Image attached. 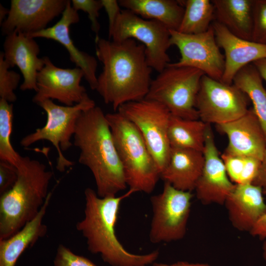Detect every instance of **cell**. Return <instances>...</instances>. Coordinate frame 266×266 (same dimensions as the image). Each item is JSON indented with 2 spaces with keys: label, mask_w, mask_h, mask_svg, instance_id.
<instances>
[{
  "label": "cell",
  "mask_w": 266,
  "mask_h": 266,
  "mask_svg": "<svg viewBox=\"0 0 266 266\" xmlns=\"http://www.w3.org/2000/svg\"><path fill=\"white\" fill-rule=\"evenodd\" d=\"M207 124L200 119L190 120L171 115L168 136L171 147L203 153Z\"/></svg>",
  "instance_id": "cell-25"
},
{
  "label": "cell",
  "mask_w": 266,
  "mask_h": 266,
  "mask_svg": "<svg viewBox=\"0 0 266 266\" xmlns=\"http://www.w3.org/2000/svg\"><path fill=\"white\" fill-rule=\"evenodd\" d=\"M204 75L198 69L169 63L152 80L145 99L162 103L172 115L199 119L196 101Z\"/></svg>",
  "instance_id": "cell-6"
},
{
  "label": "cell",
  "mask_w": 266,
  "mask_h": 266,
  "mask_svg": "<svg viewBox=\"0 0 266 266\" xmlns=\"http://www.w3.org/2000/svg\"><path fill=\"white\" fill-rule=\"evenodd\" d=\"M170 44L177 47L180 58L171 64L198 69L204 74L221 82L225 67V57L216 40L212 25L205 32L185 34L170 30Z\"/></svg>",
  "instance_id": "cell-12"
},
{
  "label": "cell",
  "mask_w": 266,
  "mask_h": 266,
  "mask_svg": "<svg viewBox=\"0 0 266 266\" xmlns=\"http://www.w3.org/2000/svg\"><path fill=\"white\" fill-rule=\"evenodd\" d=\"M216 126L228 139V146L224 153L254 157L262 160L266 150V140L252 108L234 121Z\"/></svg>",
  "instance_id": "cell-16"
},
{
  "label": "cell",
  "mask_w": 266,
  "mask_h": 266,
  "mask_svg": "<svg viewBox=\"0 0 266 266\" xmlns=\"http://www.w3.org/2000/svg\"><path fill=\"white\" fill-rule=\"evenodd\" d=\"M121 7L141 18L154 20L164 24L169 30L177 31L184 12V0H120Z\"/></svg>",
  "instance_id": "cell-24"
},
{
  "label": "cell",
  "mask_w": 266,
  "mask_h": 266,
  "mask_svg": "<svg viewBox=\"0 0 266 266\" xmlns=\"http://www.w3.org/2000/svg\"><path fill=\"white\" fill-rule=\"evenodd\" d=\"M204 162L201 152L171 147L168 163L160 177L178 190L192 192L201 175Z\"/></svg>",
  "instance_id": "cell-21"
},
{
  "label": "cell",
  "mask_w": 266,
  "mask_h": 266,
  "mask_svg": "<svg viewBox=\"0 0 266 266\" xmlns=\"http://www.w3.org/2000/svg\"><path fill=\"white\" fill-rule=\"evenodd\" d=\"M221 157L229 178L234 184H238L244 167L245 157L228 155L224 153Z\"/></svg>",
  "instance_id": "cell-33"
},
{
  "label": "cell",
  "mask_w": 266,
  "mask_h": 266,
  "mask_svg": "<svg viewBox=\"0 0 266 266\" xmlns=\"http://www.w3.org/2000/svg\"><path fill=\"white\" fill-rule=\"evenodd\" d=\"M249 233L261 240L266 239V213L259 219Z\"/></svg>",
  "instance_id": "cell-37"
},
{
  "label": "cell",
  "mask_w": 266,
  "mask_h": 266,
  "mask_svg": "<svg viewBox=\"0 0 266 266\" xmlns=\"http://www.w3.org/2000/svg\"><path fill=\"white\" fill-rule=\"evenodd\" d=\"M212 25L216 42L225 53L222 82L232 84L234 77L241 69L266 57V45L238 37L216 21Z\"/></svg>",
  "instance_id": "cell-18"
},
{
  "label": "cell",
  "mask_w": 266,
  "mask_h": 266,
  "mask_svg": "<svg viewBox=\"0 0 266 266\" xmlns=\"http://www.w3.org/2000/svg\"><path fill=\"white\" fill-rule=\"evenodd\" d=\"M204 162L194 190L203 204L223 205L234 188L216 145L211 125L207 124L203 152Z\"/></svg>",
  "instance_id": "cell-14"
},
{
  "label": "cell",
  "mask_w": 266,
  "mask_h": 266,
  "mask_svg": "<svg viewBox=\"0 0 266 266\" xmlns=\"http://www.w3.org/2000/svg\"><path fill=\"white\" fill-rule=\"evenodd\" d=\"M262 188L253 183L235 184L225 205L229 220L238 231L249 232L266 213Z\"/></svg>",
  "instance_id": "cell-20"
},
{
  "label": "cell",
  "mask_w": 266,
  "mask_h": 266,
  "mask_svg": "<svg viewBox=\"0 0 266 266\" xmlns=\"http://www.w3.org/2000/svg\"><path fill=\"white\" fill-rule=\"evenodd\" d=\"M4 59L3 53H0V97L10 103L17 100L14 91L21 78L20 74L12 70Z\"/></svg>",
  "instance_id": "cell-29"
},
{
  "label": "cell",
  "mask_w": 266,
  "mask_h": 266,
  "mask_svg": "<svg viewBox=\"0 0 266 266\" xmlns=\"http://www.w3.org/2000/svg\"><path fill=\"white\" fill-rule=\"evenodd\" d=\"M263 256L266 261V239L264 240L262 246Z\"/></svg>",
  "instance_id": "cell-41"
},
{
  "label": "cell",
  "mask_w": 266,
  "mask_h": 266,
  "mask_svg": "<svg viewBox=\"0 0 266 266\" xmlns=\"http://www.w3.org/2000/svg\"><path fill=\"white\" fill-rule=\"evenodd\" d=\"M252 41L266 45V0H253Z\"/></svg>",
  "instance_id": "cell-30"
},
{
  "label": "cell",
  "mask_w": 266,
  "mask_h": 266,
  "mask_svg": "<svg viewBox=\"0 0 266 266\" xmlns=\"http://www.w3.org/2000/svg\"><path fill=\"white\" fill-rule=\"evenodd\" d=\"M71 3L76 11L80 10L87 13L91 22V29L95 33V41L97 40L100 38V28L98 21L99 11L103 8L101 0H72Z\"/></svg>",
  "instance_id": "cell-31"
},
{
  "label": "cell",
  "mask_w": 266,
  "mask_h": 266,
  "mask_svg": "<svg viewBox=\"0 0 266 266\" xmlns=\"http://www.w3.org/2000/svg\"><path fill=\"white\" fill-rule=\"evenodd\" d=\"M54 266H97L89 259L73 253L69 248L60 244L54 260Z\"/></svg>",
  "instance_id": "cell-32"
},
{
  "label": "cell",
  "mask_w": 266,
  "mask_h": 266,
  "mask_svg": "<svg viewBox=\"0 0 266 266\" xmlns=\"http://www.w3.org/2000/svg\"><path fill=\"white\" fill-rule=\"evenodd\" d=\"M16 168L18 177L15 184L0 195V239L11 236L33 219L49 193L53 173L43 163L22 157Z\"/></svg>",
  "instance_id": "cell-4"
},
{
  "label": "cell",
  "mask_w": 266,
  "mask_h": 266,
  "mask_svg": "<svg viewBox=\"0 0 266 266\" xmlns=\"http://www.w3.org/2000/svg\"><path fill=\"white\" fill-rule=\"evenodd\" d=\"M136 127L158 167L160 175L169 158L168 128L171 113L162 103L144 99L121 105L117 111Z\"/></svg>",
  "instance_id": "cell-8"
},
{
  "label": "cell",
  "mask_w": 266,
  "mask_h": 266,
  "mask_svg": "<svg viewBox=\"0 0 266 266\" xmlns=\"http://www.w3.org/2000/svg\"><path fill=\"white\" fill-rule=\"evenodd\" d=\"M153 266H211L206 263H193L187 262L179 261L171 264L163 263H155Z\"/></svg>",
  "instance_id": "cell-39"
},
{
  "label": "cell",
  "mask_w": 266,
  "mask_h": 266,
  "mask_svg": "<svg viewBox=\"0 0 266 266\" xmlns=\"http://www.w3.org/2000/svg\"><path fill=\"white\" fill-rule=\"evenodd\" d=\"M73 145L79 150L78 162L91 171L97 194L115 196L128 187L106 114L95 106L78 118Z\"/></svg>",
  "instance_id": "cell-2"
},
{
  "label": "cell",
  "mask_w": 266,
  "mask_h": 266,
  "mask_svg": "<svg viewBox=\"0 0 266 266\" xmlns=\"http://www.w3.org/2000/svg\"><path fill=\"white\" fill-rule=\"evenodd\" d=\"M18 177L17 168L12 164L0 161V194L9 190L15 184Z\"/></svg>",
  "instance_id": "cell-34"
},
{
  "label": "cell",
  "mask_w": 266,
  "mask_h": 266,
  "mask_svg": "<svg viewBox=\"0 0 266 266\" xmlns=\"http://www.w3.org/2000/svg\"><path fill=\"white\" fill-rule=\"evenodd\" d=\"M253 184L260 187L264 195H266V150L261 160L258 174Z\"/></svg>",
  "instance_id": "cell-36"
},
{
  "label": "cell",
  "mask_w": 266,
  "mask_h": 266,
  "mask_svg": "<svg viewBox=\"0 0 266 266\" xmlns=\"http://www.w3.org/2000/svg\"><path fill=\"white\" fill-rule=\"evenodd\" d=\"M13 119V104L0 99V161L8 162L16 167L22 156L11 144Z\"/></svg>",
  "instance_id": "cell-28"
},
{
  "label": "cell",
  "mask_w": 266,
  "mask_h": 266,
  "mask_svg": "<svg viewBox=\"0 0 266 266\" xmlns=\"http://www.w3.org/2000/svg\"><path fill=\"white\" fill-rule=\"evenodd\" d=\"M108 19V34H111L115 23L121 12L119 1L116 0H101Z\"/></svg>",
  "instance_id": "cell-35"
},
{
  "label": "cell",
  "mask_w": 266,
  "mask_h": 266,
  "mask_svg": "<svg viewBox=\"0 0 266 266\" xmlns=\"http://www.w3.org/2000/svg\"><path fill=\"white\" fill-rule=\"evenodd\" d=\"M68 0H11L9 13L0 25L2 34L15 31L29 35L47 28L62 14Z\"/></svg>",
  "instance_id": "cell-15"
},
{
  "label": "cell",
  "mask_w": 266,
  "mask_h": 266,
  "mask_svg": "<svg viewBox=\"0 0 266 266\" xmlns=\"http://www.w3.org/2000/svg\"><path fill=\"white\" fill-rule=\"evenodd\" d=\"M44 65L36 77L37 90L33 101L38 104L47 100H56L65 105L81 102L88 94L81 84L84 72L77 67L63 68L56 66L49 57H43Z\"/></svg>",
  "instance_id": "cell-13"
},
{
  "label": "cell",
  "mask_w": 266,
  "mask_h": 266,
  "mask_svg": "<svg viewBox=\"0 0 266 266\" xmlns=\"http://www.w3.org/2000/svg\"><path fill=\"white\" fill-rule=\"evenodd\" d=\"M109 37L120 41L132 38L146 48L147 62L159 73L169 64L167 50L171 45L170 30L161 22L144 19L127 10H121Z\"/></svg>",
  "instance_id": "cell-10"
},
{
  "label": "cell",
  "mask_w": 266,
  "mask_h": 266,
  "mask_svg": "<svg viewBox=\"0 0 266 266\" xmlns=\"http://www.w3.org/2000/svg\"><path fill=\"white\" fill-rule=\"evenodd\" d=\"M96 54L103 65L96 90L117 111L128 102L144 99L152 81L145 47L132 38L120 41L99 38Z\"/></svg>",
  "instance_id": "cell-1"
},
{
  "label": "cell",
  "mask_w": 266,
  "mask_h": 266,
  "mask_svg": "<svg viewBox=\"0 0 266 266\" xmlns=\"http://www.w3.org/2000/svg\"><path fill=\"white\" fill-rule=\"evenodd\" d=\"M262 78L255 66L249 64L236 74L233 84L245 93L253 104V109L260 122L266 140V90Z\"/></svg>",
  "instance_id": "cell-26"
},
{
  "label": "cell",
  "mask_w": 266,
  "mask_h": 266,
  "mask_svg": "<svg viewBox=\"0 0 266 266\" xmlns=\"http://www.w3.org/2000/svg\"><path fill=\"white\" fill-rule=\"evenodd\" d=\"M9 10L4 7L1 4H0V24L7 18Z\"/></svg>",
  "instance_id": "cell-40"
},
{
  "label": "cell",
  "mask_w": 266,
  "mask_h": 266,
  "mask_svg": "<svg viewBox=\"0 0 266 266\" xmlns=\"http://www.w3.org/2000/svg\"><path fill=\"white\" fill-rule=\"evenodd\" d=\"M135 192L132 189L120 196L100 197L91 188L85 190L84 216L76 224L77 231L86 238L88 250L100 254L111 266H147L158 258V250L138 255L126 250L115 234L120 204Z\"/></svg>",
  "instance_id": "cell-3"
},
{
  "label": "cell",
  "mask_w": 266,
  "mask_h": 266,
  "mask_svg": "<svg viewBox=\"0 0 266 266\" xmlns=\"http://www.w3.org/2000/svg\"><path fill=\"white\" fill-rule=\"evenodd\" d=\"M5 62L12 67L20 69L24 81L20 85L22 91L37 90L36 77L44 65L43 57L39 58L40 48L33 38L15 31L6 35L3 43Z\"/></svg>",
  "instance_id": "cell-19"
},
{
  "label": "cell",
  "mask_w": 266,
  "mask_h": 266,
  "mask_svg": "<svg viewBox=\"0 0 266 266\" xmlns=\"http://www.w3.org/2000/svg\"><path fill=\"white\" fill-rule=\"evenodd\" d=\"M184 12L177 30L194 34L206 32L215 20V9L211 0H184Z\"/></svg>",
  "instance_id": "cell-27"
},
{
  "label": "cell",
  "mask_w": 266,
  "mask_h": 266,
  "mask_svg": "<svg viewBox=\"0 0 266 266\" xmlns=\"http://www.w3.org/2000/svg\"><path fill=\"white\" fill-rule=\"evenodd\" d=\"M215 21L241 38L252 40L253 0H212Z\"/></svg>",
  "instance_id": "cell-23"
},
{
  "label": "cell",
  "mask_w": 266,
  "mask_h": 266,
  "mask_svg": "<svg viewBox=\"0 0 266 266\" xmlns=\"http://www.w3.org/2000/svg\"><path fill=\"white\" fill-rule=\"evenodd\" d=\"M52 193L49 192L36 216L11 236L0 239V266H15L21 254L45 235L47 228L43 218L50 204Z\"/></svg>",
  "instance_id": "cell-22"
},
{
  "label": "cell",
  "mask_w": 266,
  "mask_h": 266,
  "mask_svg": "<svg viewBox=\"0 0 266 266\" xmlns=\"http://www.w3.org/2000/svg\"><path fill=\"white\" fill-rule=\"evenodd\" d=\"M129 189L150 194L160 172L136 127L116 111L106 114Z\"/></svg>",
  "instance_id": "cell-5"
},
{
  "label": "cell",
  "mask_w": 266,
  "mask_h": 266,
  "mask_svg": "<svg viewBox=\"0 0 266 266\" xmlns=\"http://www.w3.org/2000/svg\"><path fill=\"white\" fill-rule=\"evenodd\" d=\"M249 99L234 84H227L204 75L197 97L199 119L216 125L234 121L248 111Z\"/></svg>",
  "instance_id": "cell-11"
},
{
  "label": "cell",
  "mask_w": 266,
  "mask_h": 266,
  "mask_svg": "<svg viewBox=\"0 0 266 266\" xmlns=\"http://www.w3.org/2000/svg\"><path fill=\"white\" fill-rule=\"evenodd\" d=\"M79 21L78 11L72 7L71 1L68 0L61 19L56 24L27 35L33 38L39 37L52 39L62 44L68 52L71 62L82 70L84 78L91 89L94 90L97 86V61L94 56L80 50L75 45L70 35V26Z\"/></svg>",
  "instance_id": "cell-17"
},
{
  "label": "cell",
  "mask_w": 266,
  "mask_h": 266,
  "mask_svg": "<svg viewBox=\"0 0 266 266\" xmlns=\"http://www.w3.org/2000/svg\"><path fill=\"white\" fill-rule=\"evenodd\" d=\"M252 64L255 66L262 79L266 82V57L257 60Z\"/></svg>",
  "instance_id": "cell-38"
},
{
  "label": "cell",
  "mask_w": 266,
  "mask_h": 266,
  "mask_svg": "<svg viewBox=\"0 0 266 266\" xmlns=\"http://www.w3.org/2000/svg\"><path fill=\"white\" fill-rule=\"evenodd\" d=\"M37 105L46 113V124L23 137L20 145L27 147L39 140L50 141L58 153L56 169L64 172L73 165V163L65 157L62 151L68 150L73 144L71 139L81 113L95 106V102L87 95L81 102L72 106L58 105L51 100H45Z\"/></svg>",
  "instance_id": "cell-7"
},
{
  "label": "cell",
  "mask_w": 266,
  "mask_h": 266,
  "mask_svg": "<svg viewBox=\"0 0 266 266\" xmlns=\"http://www.w3.org/2000/svg\"><path fill=\"white\" fill-rule=\"evenodd\" d=\"M193 197L192 192L178 190L167 182L161 193L151 197L152 243L175 241L185 236Z\"/></svg>",
  "instance_id": "cell-9"
}]
</instances>
